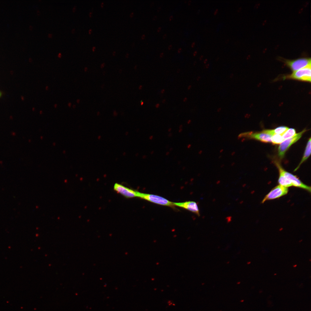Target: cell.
<instances>
[{"instance_id": "34", "label": "cell", "mask_w": 311, "mask_h": 311, "mask_svg": "<svg viewBox=\"0 0 311 311\" xmlns=\"http://www.w3.org/2000/svg\"><path fill=\"white\" fill-rule=\"evenodd\" d=\"M169 154V152H167L166 153V156H168Z\"/></svg>"}, {"instance_id": "11", "label": "cell", "mask_w": 311, "mask_h": 311, "mask_svg": "<svg viewBox=\"0 0 311 311\" xmlns=\"http://www.w3.org/2000/svg\"><path fill=\"white\" fill-rule=\"evenodd\" d=\"M278 182L279 185L288 188L293 186L291 182L285 177L282 173L279 172Z\"/></svg>"}, {"instance_id": "53", "label": "cell", "mask_w": 311, "mask_h": 311, "mask_svg": "<svg viewBox=\"0 0 311 311\" xmlns=\"http://www.w3.org/2000/svg\"><path fill=\"white\" fill-rule=\"evenodd\" d=\"M180 163H181V162H180V161H179V162H178V164H180Z\"/></svg>"}, {"instance_id": "12", "label": "cell", "mask_w": 311, "mask_h": 311, "mask_svg": "<svg viewBox=\"0 0 311 311\" xmlns=\"http://www.w3.org/2000/svg\"><path fill=\"white\" fill-rule=\"evenodd\" d=\"M296 134V131L294 129L289 128L282 135V138L284 141L293 136Z\"/></svg>"}, {"instance_id": "28", "label": "cell", "mask_w": 311, "mask_h": 311, "mask_svg": "<svg viewBox=\"0 0 311 311\" xmlns=\"http://www.w3.org/2000/svg\"><path fill=\"white\" fill-rule=\"evenodd\" d=\"M129 56V54L128 53H127L126 54L125 56L126 58H128Z\"/></svg>"}, {"instance_id": "22", "label": "cell", "mask_w": 311, "mask_h": 311, "mask_svg": "<svg viewBox=\"0 0 311 311\" xmlns=\"http://www.w3.org/2000/svg\"><path fill=\"white\" fill-rule=\"evenodd\" d=\"M217 12H218V9H216V10H215V12H214V14L215 15V14H217Z\"/></svg>"}, {"instance_id": "52", "label": "cell", "mask_w": 311, "mask_h": 311, "mask_svg": "<svg viewBox=\"0 0 311 311\" xmlns=\"http://www.w3.org/2000/svg\"><path fill=\"white\" fill-rule=\"evenodd\" d=\"M122 70L121 71H120H120H119V72L120 73H121L122 72Z\"/></svg>"}, {"instance_id": "47", "label": "cell", "mask_w": 311, "mask_h": 311, "mask_svg": "<svg viewBox=\"0 0 311 311\" xmlns=\"http://www.w3.org/2000/svg\"><path fill=\"white\" fill-rule=\"evenodd\" d=\"M172 149L173 148H170L169 149V150L170 151H171Z\"/></svg>"}, {"instance_id": "15", "label": "cell", "mask_w": 311, "mask_h": 311, "mask_svg": "<svg viewBox=\"0 0 311 311\" xmlns=\"http://www.w3.org/2000/svg\"><path fill=\"white\" fill-rule=\"evenodd\" d=\"M67 105L69 107H70L71 106L72 103L71 102H69V103H68Z\"/></svg>"}, {"instance_id": "54", "label": "cell", "mask_w": 311, "mask_h": 311, "mask_svg": "<svg viewBox=\"0 0 311 311\" xmlns=\"http://www.w3.org/2000/svg\"><path fill=\"white\" fill-rule=\"evenodd\" d=\"M302 241V240H300L299 241V242H301V241Z\"/></svg>"}, {"instance_id": "18", "label": "cell", "mask_w": 311, "mask_h": 311, "mask_svg": "<svg viewBox=\"0 0 311 311\" xmlns=\"http://www.w3.org/2000/svg\"><path fill=\"white\" fill-rule=\"evenodd\" d=\"M153 136H152V135H151V136H150L149 137V139L150 140H152V139H153Z\"/></svg>"}, {"instance_id": "26", "label": "cell", "mask_w": 311, "mask_h": 311, "mask_svg": "<svg viewBox=\"0 0 311 311\" xmlns=\"http://www.w3.org/2000/svg\"><path fill=\"white\" fill-rule=\"evenodd\" d=\"M48 37H50V38L52 37V34H49L48 35Z\"/></svg>"}, {"instance_id": "44", "label": "cell", "mask_w": 311, "mask_h": 311, "mask_svg": "<svg viewBox=\"0 0 311 311\" xmlns=\"http://www.w3.org/2000/svg\"><path fill=\"white\" fill-rule=\"evenodd\" d=\"M190 146H191V145H188L187 146V148H189V147H190Z\"/></svg>"}, {"instance_id": "57", "label": "cell", "mask_w": 311, "mask_h": 311, "mask_svg": "<svg viewBox=\"0 0 311 311\" xmlns=\"http://www.w3.org/2000/svg\"><path fill=\"white\" fill-rule=\"evenodd\" d=\"M251 263V262H248V263H247V264H249V263Z\"/></svg>"}, {"instance_id": "46", "label": "cell", "mask_w": 311, "mask_h": 311, "mask_svg": "<svg viewBox=\"0 0 311 311\" xmlns=\"http://www.w3.org/2000/svg\"><path fill=\"white\" fill-rule=\"evenodd\" d=\"M39 113H40V114H41L42 113V111H41V110L40 111V112H39Z\"/></svg>"}, {"instance_id": "1", "label": "cell", "mask_w": 311, "mask_h": 311, "mask_svg": "<svg viewBox=\"0 0 311 311\" xmlns=\"http://www.w3.org/2000/svg\"><path fill=\"white\" fill-rule=\"evenodd\" d=\"M274 162L278 169L279 172L282 173L285 177L290 181L293 186L303 189L310 192V186L303 183L296 176L285 170L278 160H274Z\"/></svg>"}, {"instance_id": "27", "label": "cell", "mask_w": 311, "mask_h": 311, "mask_svg": "<svg viewBox=\"0 0 311 311\" xmlns=\"http://www.w3.org/2000/svg\"><path fill=\"white\" fill-rule=\"evenodd\" d=\"M172 133H169V134H168V136L169 137H170L171 136H172Z\"/></svg>"}, {"instance_id": "39", "label": "cell", "mask_w": 311, "mask_h": 311, "mask_svg": "<svg viewBox=\"0 0 311 311\" xmlns=\"http://www.w3.org/2000/svg\"><path fill=\"white\" fill-rule=\"evenodd\" d=\"M196 53L197 52L196 51H195L194 53V56H195L196 54Z\"/></svg>"}, {"instance_id": "43", "label": "cell", "mask_w": 311, "mask_h": 311, "mask_svg": "<svg viewBox=\"0 0 311 311\" xmlns=\"http://www.w3.org/2000/svg\"><path fill=\"white\" fill-rule=\"evenodd\" d=\"M146 157H147V156H146V155H144V156H143V158H146Z\"/></svg>"}, {"instance_id": "19", "label": "cell", "mask_w": 311, "mask_h": 311, "mask_svg": "<svg viewBox=\"0 0 311 311\" xmlns=\"http://www.w3.org/2000/svg\"><path fill=\"white\" fill-rule=\"evenodd\" d=\"M88 68L87 67H86L84 68V71L85 72H86L88 70Z\"/></svg>"}, {"instance_id": "37", "label": "cell", "mask_w": 311, "mask_h": 311, "mask_svg": "<svg viewBox=\"0 0 311 311\" xmlns=\"http://www.w3.org/2000/svg\"><path fill=\"white\" fill-rule=\"evenodd\" d=\"M115 54H116V52H115V51H114L113 52V54L114 56Z\"/></svg>"}, {"instance_id": "45", "label": "cell", "mask_w": 311, "mask_h": 311, "mask_svg": "<svg viewBox=\"0 0 311 311\" xmlns=\"http://www.w3.org/2000/svg\"><path fill=\"white\" fill-rule=\"evenodd\" d=\"M144 37H145V35H143L142 36V39H143V38H144Z\"/></svg>"}, {"instance_id": "49", "label": "cell", "mask_w": 311, "mask_h": 311, "mask_svg": "<svg viewBox=\"0 0 311 311\" xmlns=\"http://www.w3.org/2000/svg\"><path fill=\"white\" fill-rule=\"evenodd\" d=\"M136 67H136V65H135V67H134V69H136Z\"/></svg>"}, {"instance_id": "32", "label": "cell", "mask_w": 311, "mask_h": 311, "mask_svg": "<svg viewBox=\"0 0 311 311\" xmlns=\"http://www.w3.org/2000/svg\"><path fill=\"white\" fill-rule=\"evenodd\" d=\"M103 4H104V3H103V2H102L101 3V7H103Z\"/></svg>"}, {"instance_id": "3", "label": "cell", "mask_w": 311, "mask_h": 311, "mask_svg": "<svg viewBox=\"0 0 311 311\" xmlns=\"http://www.w3.org/2000/svg\"><path fill=\"white\" fill-rule=\"evenodd\" d=\"M159 205L170 207L175 209L174 202L158 195L138 192V197Z\"/></svg>"}, {"instance_id": "16", "label": "cell", "mask_w": 311, "mask_h": 311, "mask_svg": "<svg viewBox=\"0 0 311 311\" xmlns=\"http://www.w3.org/2000/svg\"><path fill=\"white\" fill-rule=\"evenodd\" d=\"M105 65V63H103L100 65V67L101 68H103Z\"/></svg>"}, {"instance_id": "35", "label": "cell", "mask_w": 311, "mask_h": 311, "mask_svg": "<svg viewBox=\"0 0 311 311\" xmlns=\"http://www.w3.org/2000/svg\"><path fill=\"white\" fill-rule=\"evenodd\" d=\"M171 129H172L171 128H169L168 129V131L169 132H170L171 130Z\"/></svg>"}, {"instance_id": "25", "label": "cell", "mask_w": 311, "mask_h": 311, "mask_svg": "<svg viewBox=\"0 0 311 311\" xmlns=\"http://www.w3.org/2000/svg\"><path fill=\"white\" fill-rule=\"evenodd\" d=\"M58 105L57 104H55L54 105V106L55 108H56L57 107Z\"/></svg>"}, {"instance_id": "20", "label": "cell", "mask_w": 311, "mask_h": 311, "mask_svg": "<svg viewBox=\"0 0 311 311\" xmlns=\"http://www.w3.org/2000/svg\"><path fill=\"white\" fill-rule=\"evenodd\" d=\"M80 102V100L79 99H77L76 100V102L77 103L79 104Z\"/></svg>"}, {"instance_id": "51", "label": "cell", "mask_w": 311, "mask_h": 311, "mask_svg": "<svg viewBox=\"0 0 311 311\" xmlns=\"http://www.w3.org/2000/svg\"><path fill=\"white\" fill-rule=\"evenodd\" d=\"M189 123H190V120H189V121H188V122H187V123H188V124H189Z\"/></svg>"}, {"instance_id": "42", "label": "cell", "mask_w": 311, "mask_h": 311, "mask_svg": "<svg viewBox=\"0 0 311 311\" xmlns=\"http://www.w3.org/2000/svg\"><path fill=\"white\" fill-rule=\"evenodd\" d=\"M91 31H92V30L91 29H90L89 31V33H90Z\"/></svg>"}, {"instance_id": "50", "label": "cell", "mask_w": 311, "mask_h": 311, "mask_svg": "<svg viewBox=\"0 0 311 311\" xmlns=\"http://www.w3.org/2000/svg\"><path fill=\"white\" fill-rule=\"evenodd\" d=\"M143 102H141V105H143Z\"/></svg>"}, {"instance_id": "8", "label": "cell", "mask_w": 311, "mask_h": 311, "mask_svg": "<svg viewBox=\"0 0 311 311\" xmlns=\"http://www.w3.org/2000/svg\"><path fill=\"white\" fill-rule=\"evenodd\" d=\"M114 190L127 198L138 197V191L126 187L121 184L115 183L113 186Z\"/></svg>"}, {"instance_id": "24", "label": "cell", "mask_w": 311, "mask_h": 311, "mask_svg": "<svg viewBox=\"0 0 311 311\" xmlns=\"http://www.w3.org/2000/svg\"><path fill=\"white\" fill-rule=\"evenodd\" d=\"M133 15H134V12H132L131 13H130V16L131 17H132L133 16Z\"/></svg>"}, {"instance_id": "7", "label": "cell", "mask_w": 311, "mask_h": 311, "mask_svg": "<svg viewBox=\"0 0 311 311\" xmlns=\"http://www.w3.org/2000/svg\"><path fill=\"white\" fill-rule=\"evenodd\" d=\"M240 136L253 139L264 143L271 142L272 136L261 131L259 132H247L241 134Z\"/></svg>"}, {"instance_id": "31", "label": "cell", "mask_w": 311, "mask_h": 311, "mask_svg": "<svg viewBox=\"0 0 311 311\" xmlns=\"http://www.w3.org/2000/svg\"><path fill=\"white\" fill-rule=\"evenodd\" d=\"M182 131V128L179 129V132H181Z\"/></svg>"}, {"instance_id": "55", "label": "cell", "mask_w": 311, "mask_h": 311, "mask_svg": "<svg viewBox=\"0 0 311 311\" xmlns=\"http://www.w3.org/2000/svg\"><path fill=\"white\" fill-rule=\"evenodd\" d=\"M1 92H0V97L1 96Z\"/></svg>"}, {"instance_id": "14", "label": "cell", "mask_w": 311, "mask_h": 311, "mask_svg": "<svg viewBox=\"0 0 311 311\" xmlns=\"http://www.w3.org/2000/svg\"><path fill=\"white\" fill-rule=\"evenodd\" d=\"M289 128L286 126H282L279 127L275 129L272 130L274 134H277L282 136Z\"/></svg>"}, {"instance_id": "9", "label": "cell", "mask_w": 311, "mask_h": 311, "mask_svg": "<svg viewBox=\"0 0 311 311\" xmlns=\"http://www.w3.org/2000/svg\"><path fill=\"white\" fill-rule=\"evenodd\" d=\"M175 206L179 207L188 210L197 215L200 216L199 209L197 204L195 202L188 201L181 202H174Z\"/></svg>"}, {"instance_id": "41", "label": "cell", "mask_w": 311, "mask_h": 311, "mask_svg": "<svg viewBox=\"0 0 311 311\" xmlns=\"http://www.w3.org/2000/svg\"><path fill=\"white\" fill-rule=\"evenodd\" d=\"M142 88V86L141 85V86H139V89H141Z\"/></svg>"}, {"instance_id": "40", "label": "cell", "mask_w": 311, "mask_h": 311, "mask_svg": "<svg viewBox=\"0 0 311 311\" xmlns=\"http://www.w3.org/2000/svg\"><path fill=\"white\" fill-rule=\"evenodd\" d=\"M95 49V47H93V48H92V50H93V51H94Z\"/></svg>"}, {"instance_id": "38", "label": "cell", "mask_w": 311, "mask_h": 311, "mask_svg": "<svg viewBox=\"0 0 311 311\" xmlns=\"http://www.w3.org/2000/svg\"><path fill=\"white\" fill-rule=\"evenodd\" d=\"M154 151H152L151 152L150 154H153V153H154Z\"/></svg>"}, {"instance_id": "56", "label": "cell", "mask_w": 311, "mask_h": 311, "mask_svg": "<svg viewBox=\"0 0 311 311\" xmlns=\"http://www.w3.org/2000/svg\"><path fill=\"white\" fill-rule=\"evenodd\" d=\"M105 71H104V72H103V75H105Z\"/></svg>"}, {"instance_id": "23", "label": "cell", "mask_w": 311, "mask_h": 311, "mask_svg": "<svg viewBox=\"0 0 311 311\" xmlns=\"http://www.w3.org/2000/svg\"><path fill=\"white\" fill-rule=\"evenodd\" d=\"M49 89V87L48 86H47L45 87V89L46 90H48Z\"/></svg>"}, {"instance_id": "48", "label": "cell", "mask_w": 311, "mask_h": 311, "mask_svg": "<svg viewBox=\"0 0 311 311\" xmlns=\"http://www.w3.org/2000/svg\"><path fill=\"white\" fill-rule=\"evenodd\" d=\"M297 266V265H294L293 266V267L295 268V267H296Z\"/></svg>"}, {"instance_id": "5", "label": "cell", "mask_w": 311, "mask_h": 311, "mask_svg": "<svg viewBox=\"0 0 311 311\" xmlns=\"http://www.w3.org/2000/svg\"><path fill=\"white\" fill-rule=\"evenodd\" d=\"M284 62L293 72L311 65L310 58H301L293 60L284 59Z\"/></svg>"}, {"instance_id": "58", "label": "cell", "mask_w": 311, "mask_h": 311, "mask_svg": "<svg viewBox=\"0 0 311 311\" xmlns=\"http://www.w3.org/2000/svg\"><path fill=\"white\" fill-rule=\"evenodd\" d=\"M276 274H274V275H276Z\"/></svg>"}, {"instance_id": "4", "label": "cell", "mask_w": 311, "mask_h": 311, "mask_svg": "<svg viewBox=\"0 0 311 311\" xmlns=\"http://www.w3.org/2000/svg\"><path fill=\"white\" fill-rule=\"evenodd\" d=\"M306 131V129H304L293 136L283 141L280 144L278 149V156L280 159L283 158L286 151L290 146L299 140Z\"/></svg>"}, {"instance_id": "33", "label": "cell", "mask_w": 311, "mask_h": 311, "mask_svg": "<svg viewBox=\"0 0 311 311\" xmlns=\"http://www.w3.org/2000/svg\"><path fill=\"white\" fill-rule=\"evenodd\" d=\"M195 42H193V43H192V45H191V47H193L194 46V45H195Z\"/></svg>"}, {"instance_id": "10", "label": "cell", "mask_w": 311, "mask_h": 311, "mask_svg": "<svg viewBox=\"0 0 311 311\" xmlns=\"http://www.w3.org/2000/svg\"><path fill=\"white\" fill-rule=\"evenodd\" d=\"M311 154V138H310L307 142L304 154L300 162L294 171L297 170L300 165L305 162L309 157Z\"/></svg>"}, {"instance_id": "21", "label": "cell", "mask_w": 311, "mask_h": 311, "mask_svg": "<svg viewBox=\"0 0 311 311\" xmlns=\"http://www.w3.org/2000/svg\"><path fill=\"white\" fill-rule=\"evenodd\" d=\"M76 6H74V7L73 8V12H75V11L76 10Z\"/></svg>"}, {"instance_id": "2", "label": "cell", "mask_w": 311, "mask_h": 311, "mask_svg": "<svg viewBox=\"0 0 311 311\" xmlns=\"http://www.w3.org/2000/svg\"><path fill=\"white\" fill-rule=\"evenodd\" d=\"M311 65L297 71L293 72L291 74L283 76V79H292L302 81L310 82L311 81Z\"/></svg>"}, {"instance_id": "36", "label": "cell", "mask_w": 311, "mask_h": 311, "mask_svg": "<svg viewBox=\"0 0 311 311\" xmlns=\"http://www.w3.org/2000/svg\"><path fill=\"white\" fill-rule=\"evenodd\" d=\"M182 127H183V126H182V125H180V126H179V129H181V128H182Z\"/></svg>"}, {"instance_id": "30", "label": "cell", "mask_w": 311, "mask_h": 311, "mask_svg": "<svg viewBox=\"0 0 311 311\" xmlns=\"http://www.w3.org/2000/svg\"><path fill=\"white\" fill-rule=\"evenodd\" d=\"M92 12H90L89 13V15L91 17L92 15Z\"/></svg>"}, {"instance_id": "13", "label": "cell", "mask_w": 311, "mask_h": 311, "mask_svg": "<svg viewBox=\"0 0 311 311\" xmlns=\"http://www.w3.org/2000/svg\"><path fill=\"white\" fill-rule=\"evenodd\" d=\"M271 142L274 144H280L284 140L281 135L275 134L271 138Z\"/></svg>"}, {"instance_id": "17", "label": "cell", "mask_w": 311, "mask_h": 311, "mask_svg": "<svg viewBox=\"0 0 311 311\" xmlns=\"http://www.w3.org/2000/svg\"><path fill=\"white\" fill-rule=\"evenodd\" d=\"M62 56V54L60 53H59L58 55V57L59 58H61Z\"/></svg>"}, {"instance_id": "6", "label": "cell", "mask_w": 311, "mask_h": 311, "mask_svg": "<svg viewBox=\"0 0 311 311\" xmlns=\"http://www.w3.org/2000/svg\"><path fill=\"white\" fill-rule=\"evenodd\" d=\"M288 191V188L278 185L273 188L265 196L261 203H263L267 200L275 199L284 196L287 194Z\"/></svg>"}, {"instance_id": "29", "label": "cell", "mask_w": 311, "mask_h": 311, "mask_svg": "<svg viewBox=\"0 0 311 311\" xmlns=\"http://www.w3.org/2000/svg\"><path fill=\"white\" fill-rule=\"evenodd\" d=\"M72 107L73 109H75L76 107V105H74L72 106Z\"/></svg>"}]
</instances>
